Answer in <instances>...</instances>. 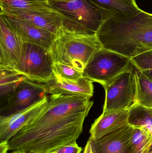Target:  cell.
I'll use <instances>...</instances> for the list:
<instances>
[{
    "label": "cell",
    "mask_w": 152,
    "mask_h": 153,
    "mask_svg": "<svg viewBox=\"0 0 152 153\" xmlns=\"http://www.w3.org/2000/svg\"><path fill=\"white\" fill-rule=\"evenodd\" d=\"M131 60L137 70L152 77V50L137 56Z\"/></svg>",
    "instance_id": "23"
},
{
    "label": "cell",
    "mask_w": 152,
    "mask_h": 153,
    "mask_svg": "<svg viewBox=\"0 0 152 153\" xmlns=\"http://www.w3.org/2000/svg\"><path fill=\"white\" fill-rule=\"evenodd\" d=\"M97 7L112 12L117 15L132 16L142 10L139 8L135 0H87Z\"/></svg>",
    "instance_id": "16"
},
{
    "label": "cell",
    "mask_w": 152,
    "mask_h": 153,
    "mask_svg": "<svg viewBox=\"0 0 152 153\" xmlns=\"http://www.w3.org/2000/svg\"><path fill=\"white\" fill-rule=\"evenodd\" d=\"M90 98L51 95L43 111L9 140V151L51 153L76 142L93 104Z\"/></svg>",
    "instance_id": "1"
},
{
    "label": "cell",
    "mask_w": 152,
    "mask_h": 153,
    "mask_svg": "<svg viewBox=\"0 0 152 153\" xmlns=\"http://www.w3.org/2000/svg\"><path fill=\"white\" fill-rule=\"evenodd\" d=\"M52 69L54 78L56 79L77 82L84 76V73L59 62H53Z\"/></svg>",
    "instance_id": "22"
},
{
    "label": "cell",
    "mask_w": 152,
    "mask_h": 153,
    "mask_svg": "<svg viewBox=\"0 0 152 153\" xmlns=\"http://www.w3.org/2000/svg\"><path fill=\"white\" fill-rule=\"evenodd\" d=\"M135 104L152 108V77L136 68Z\"/></svg>",
    "instance_id": "17"
},
{
    "label": "cell",
    "mask_w": 152,
    "mask_h": 153,
    "mask_svg": "<svg viewBox=\"0 0 152 153\" xmlns=\"http://www.w3.org/2000/svg\"><path fill=\"white\" fill-rule=\"evenodd\" d=\"M23 43L3 15L0 14V70L16 72Z\"/></svg>",
    "instance_id": "9"
},
{
    "label": "cell",
    "mask_w": 152,
    "mask_h": 153,
    "mask_svg": "<svg viewBox=\"0 0 152 153\" xmlns=\"http://www.w3.org/2000/svg\"><path fill=\"white\" fill-rule=\"evenodd\" d=\"M90 149H91V145H90V141L88 140L87 143H86V145L84 148V150H83V153H89Z\"/></svg>",
    "instance_id": "26"
},
{
    "label": "cell",
    "mask_w": 152,
    "mask_h": 153,
    "mask_svg": "<svg viewBox=\"0 0 152 153\" xmlns=\"http://www.w3.org/2000/svg\"><path fill=\"white\" fill-rule=\"evenodd\" d=\"M46 0H0L1 13H10L48 6Z\"/></svg>",
    "instance_id": "18"
},
{
    "label": "cell",
    "mask_w": 152,
    "mask_h": 153,
    "mask_svg": "<svg viewBox=\"0 0 152 153\" xmlns=\"http://www.w3.org/2000/svg\"><path fill=\"white\" fill-rule=\"evenodd\" d=\"M48 4L62 21L65 29L79 34L95 35L105 20L116 15L87 0H60Z\"/></svg>",
    "instance_id": "3"
},
{
    "label": "cell",
    "mask_w": 152,
    "mask_h": 153,
    "mask_svg": "<svg viewBox=\"0 0 152 153\" xmlns=\"http://www.w3.org/2000/svg\"><path fill=\"white\" fill-rule=\"evenodd\" d=\"M130 147L132 153L150 152L152 148V133L151 131L145 127H134Z\"/></svg>",
    "instance_id": "19"
},
{
    "label": "cell",
    "mask_w": 152,
    "mask_h": 153,
    "mask_svg": "<svg viewBox=\"0 0 152 153\" xmlns=\"http://www.w3.org/2000/svg\"><path fill=\"white\" fill-rule=\"evenodd\" d=\"M133 65L128 57L103 48L88 62L84 70V76L99 83L104 88Z\"/></svg>",
    "instance_id": "5"
},
{
    "label": "cell",
    "mask_w": 152,
    "mask_h": 153,
    "mask_svg": "<svg viewBox=\"0 0 152 153\" xmlns=\"http://www.w3.org/2000/svg\"><path fill=\"white\" fill-rule=\"evenodd\" d=\"M47 94L51 95H65L85 96L91 98L93 95V82L82 76L77 82L56 79H52L43 84Z\"/></svg>",
    "instance_id": "14"
},
{
    "label": "cell",
    "mask_w": 152,
    "mask_h": 153,
    "mask_svg": "<svg viewBox=\"0 0 152 153\" xmlns=\"http://www.w3.org/2000/svg\"><path fill=\"white\" fill-rule=\"evenodd\" d=\"M97 36L104 48L131 59L152 50V13L114 15L105 20Z\"/></svg>",
    "instance_id": "2"
},
{
    "label": "cell",
    "mask_w": 152,
    "mask_h": 153,
    "mask_svg": "<svg viewBox=\"0 0 152 153\" xmlns=\"http://www.w3.org/2000/svg\"><path fill=\"white\" fill-rule=\"evenodd\" d=\"M129 109V124L133 127H145L152 133V108L135 104Z\"/></svg>",
    "instance_id": "20"
},
{
    "label": "cell",
    "mask_w": 152,
    "mask_h": 153,
    "mask_svg": "<svg viewBox=\"0 0 152 153\" xmlns=\"http://www.w3.org/2000/svg\"><path fill=\"white\" fill-rule=\"evenodd\" d=\"M2 14L24 43L37 45L51 53L55 35L34 24L18 18Z\"/></svg>",
    "instance_id": "12"
},
{
    "label": "cell",
    "mask_w": 152,
    "mask_h": 153,
    "mask_svg": "<svg viewBox=\"0 0 152 153\" xmlns=\"http://www.w3.org/2000/svg\"><path fill=\"white\" fill-rule=\"evenodd\" d=\"M51 53L35 44L23 43L16 73L32 82L46 83L54 77Z\"/></svg>",
    "instance_id": "6"
},
{
    "label": "cell",
    "mask_w": 152,
    "mask_h": 153,
    "mask_svg": "<svg viewBox=\"0 0 152 153\" xmlns=\"http://www.w3.org/2000/svg\"><path fill=\"white\" fill-rule=\"evenodd\" d=\"M26 77L13 72L0 70V97L6 100Z\"/></svg>",
    "instance_id": "21"
},
{
    "label": "cell",
    "mask_w": 152,
    "mask_h": 153,
    "mask_svg": "<svg viewBox=\"0 0 152 153\" xmlns=\"http://www.w3.org/2000/svg\"><path fill=\"white\" fill-rule=\"evenodd\" d=\"M83 151L82 147L79 146L76 142L61 146L54 150L51 153H81Z\"/></svg>",
    "instance_id": "24"
},
{
    "label": "cell",
    "mask_w": 152,
    "mask_h": 153,
    "mask_svg": "<svg viewBox=\"0 0 152 153\" xmlns=\"http://www.w3.org/2000/svg\"><path fill=\"white\" fill-rule=\"evenodd\" d=\"M134 127L129 124L97 140L89 138L93 153H132L130 143Z\"/></svg>",
    "instance_id": "11"
},
{
    "label": "cell",
    "mask_w": 152,
    "mask_h": 153,
    "mask_svg": "<svg viewBox=\"0 0 152 153\" xmlns=\"http://www.w3.org/2000/svg\"><path fill=\"white\" fill-rule=\"evenodd\" d=\"M46 1H60V0H46Z\"/></svg>",
    "instance_id": "28"
},
{
    "label": "cell",
    "mask_w": 152,
    "mask_h": 153,
    "mask_svg": "<svg viewBox=\"0 0 152 153\" xmlns=\"http://www.w3.org/2000/svg\"><path fill=\"white\" fill-rule=\"evenodd\" d=\"M48 101L49 98L47 97L21 111L8 116H1L0 142L9 141L43 111Z\"/></svg>",
    "instance_id": "10"
},
{
    "label": "cell",
    "mask_w": 152,
    "mask_h": 153,
    "mask_svg": "<svg viewBox=\"0 0 152 153\" xmlns=\"http://www.w3.org/2000/svg\"><path fill=\"white\" fill-rule=\"evenodd\" d=\"M44 85L26 78L7 98L1 109V116H8L23 110L47 97Z\"/></svg>",
    "instance_id": "8"
},
{
    "label": "cell",
    "mask_w": 152,
    "mask_h": 153,
    "mask_svg": "<svg viewBox=\"0 0 152 153\" xmlns=\"http://www.w3.org/2000/svg\"><path fill=\"white\" fill-rule=\"evenodd\" d=\"M147 153H152V150H151V151H150V152H149Z\"/></svg>",
    "instance_id": "30"
},
{
    "label": "cell",
    "mask_w": 152,
    "mask_h": 153,
    "mask_svg": "<svg viewBox=\"0 0 152 153\" xmlns=\"http://www.w3.org/2000/svg\"><path fill=\"white\" fill-rule=\"evenodd\" d=\"M11 153H26L23 151H20V150H15V151H12Z\"/></svg>",
    "instance_id": "27"
},
{
    "label": "cell",
    "mask_w": 152,
    "mask_h": 153,
    "mask_svg": "<svg viewBox=\"0 0 152 153\" xmlns=\"http://www.w3.org/2000/svg\"><path fill=\"white\" fill-rule=\"evenodd\" d=\"M135 70L133 65L104 88L105 99L103 113L129 109L135 104Z\"/></svg>",
    "instance_id": "7"
},
{
    "label": "cell",
    "mask_w": 152,
    "mask_h": 153,
    "mask_svg": "<svg viewBox=\"0 0 152 153\" xmlns=\"http://www.w3.org/2000/svg\"><path fill=\"white\" fill-rule=\"evenodd\" d=\"M9 151V141L0 142V153H7Z\"/></svg>",
    "instance_id": "25"
},
{
    "label": "cell",
    "mask_w": 152,
    "mask_h": 153,
    "mask_svg": "<svg viewBox=\"0 0 152 153\" xmlns=\"http://www.w3.org/2000/svg\"><path fill=\"white\" fill-rule=\"evenodd\" d=\"M4 14L29 22L54 35L62 26L60 17L49 5L34 10Z\"/></svg>",
    "instance_id": "13"
},
{
    "label": "cell",
    "mask_w": 152,
    "mask_h": 153,
    "mask_svg": "<svg viewBox=\"0 0 152 153\" xmlns=\"http://www.w3.org/2000/svg\"><path fill=\"white\" fill-rule=\"evenodd\" d=\"M93 153V152H92V149H91H91H90V151H89V153Z\"/></svg>",
    "instance_id": "29"
},
{
    "label": "cell",
    "mask_w": 152,
    "mask_h": 153,
    "mask_svg": "<svg viewBox=\"0 0 152 153\" xmlns=\"http://www.w3.org/2000/svg\"><path fill=\"white\" fill-rule=\"evenodd\" d=\"M103 48L97 34L70 32L62 26L55 34L51 57L52 63L64 64L84 73L94 55Z\"/></svg>",
    "instance_id": "4"
},
{
    "label": "cell",
    "mask_w": 152,
    "mask_h": 153,
    "mask_svg": "<svg viewBox=\"0 0 152 153\" xmlns=\"http://www.w3.org/2000/svg\"><path fill=\"white\" fill-rule=\"evenodd\" d=\"M129 109L102 113L92 124L89 138L97 140L111 131L129 125Z\"/></svg>",
    "instance_id": "15"
}]
</instances>
